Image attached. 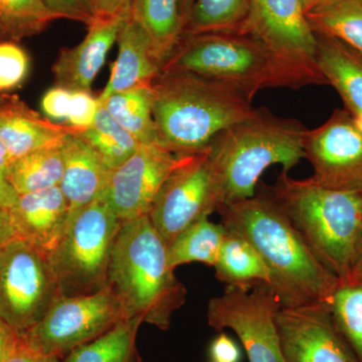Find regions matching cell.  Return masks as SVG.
Returning <instances> with one entry per match:
<instances>
[{
  "instance_id": "obj_1",
  "label": "cell",
  "mask_w": 362,
  "mask_h": 362,
  "mask_svg": "<svg viewBox=\"0 0 362 362\" xmlns=\"http://www.w3.org/2000/svg\"><path fill=\"white\" fill-rule=\"evenodd\" d=\"M226 230L242 235L271 273L270 289L282 307L328 305L339 279L317 258L282 209L262 189L216 211Z\"/></svg>"
},
{
  "instance_id": "obj_2",
  "label": "cell",
  "mask_w": 362,
  "mask_h": 362,
  "mask_svg": "<svg viewBox=\"0 0 362 362\" xmlns=\"http://www.w3.org/2000/svg\"><path fill=\"white\" fill-rule=\"evenodd\" d=\"M151 90L157 143L176 156L206 151L255 112L239 88L187 71H162Z\"/></svg>"
},
{
  "instance_id": "obj_3",
  "label": "cell",
  "mask_w": 362,
  "mask_h": 362,
  "mask_svg": "<svg viewBox=\"0 0 362 362\" xmlns=\"http://www.w3.org/2000/svg\"><path fill=\"white\" fill-rule=\"evenodd\" d=\"M108 287L126 318L168 330L173 313L185 303L187 288L169 265L168 245L148 214L121 221L114 244Z\"/></svg>"
},
{
  "instance_id": "obj_4",
  "label": "cell",
  "mask_w": 362,
  "mask_h": 362,
  "mask_svg": "<svg viewBox=\"0 0 362 362\" xmlns=\"http://www.w3.org/2000/svg\"><path fill=\"white\" fill-rule=\"evenodd\" d=\"M340 283L351 277L362 232V194L294 180L282 171L275 185H259Z\"/></svg>"
},
{
  "instance_id": "obj_5",
  "label": "cell",
  "mask_w": 362,
  "mask_h": 362,
  "mask_svg": "<svg viewBox=\"0 0 362 362\" xmlns=\"http://www.w3.org/2000/svg\"><path fill=\"white\" fill-rule=\"evenodd\" d=\"M306 130L295 119L259 108L216 136L209 154L218 185V206L254 197L259 178L272 165H282L289 173L304 158Z\"/></svg>"
},
{
  "instance_id": "obj_6",
  "label": "cell",
  "mask_w": 362,
  "mask_h": 362,
  "mask_svg": "<svg viewBox=\"0 0 362 362\" xmlns=\"http://www.w3.org/2000/svg\"><path fill=\"white\" fill-rule=\"evenodd\" d=\"M162 71H187L226 83L251 99L268 88L303 87L263 42L242 33L183 35Z\"/></svg>"
},
{
  "instance_id": "obj_7",
  "label": "cell",
  "mask_w": 362,
  "mask_h": 362,
  "mask_svg": "<svg viewBox=\"0 0 362 362\" xmlns=\"http://www.w3.org/2000/svg\"><path fill=\"white\" fill-rule=\"evenodd\" d=\"M121 221L103 199L74 211L49 255L62 296L89 295L108 287L112 252Z\"/></svg>"
},
{
  "instance_id": "obj_8",
  "label": "cell",
  "mask_w": 362,
  "mask_h": 362,
  "mask_svg": "<svg viewBox=\"0 0 362 362\" xmlns=\"http://www.w3.org/2000/svg\"><path fill=\"white\" fill-rule=\"evenodd\" d=\"M62 297L49 256L16 239L0 250V321L23 335Z\"/></svg>"
},
{
  "instance_id": "obj_9",
  "label": "cell",
  "mask_w": 362,
  "mask_h": 362,
  "mask_svg": "<svg viewBox=\"0 0 362 362\" xmlns=\"http://www.w3.org/2000/svg\"><path fill=\"white\" fill-rule=\"evenodd\" d=\"M240 33L263 42L303 87L327 85L317 61V40L302 0H250Z\"/></svg>"
},
{
  "instance_id": "obj_10",
  "label": "cell",
  "mask_w": 362,
  "mask_h": 362,
  "mask_svg": "<svg viewBox=\"0 0 362 362\" xmlns=\"http://www.w3.org/2000/svg\"><path fill=\"white\" fill-rule=\"evenodd\" d=\"M126 318L110 288L80 296H62L44 317L21 335L32 349L59 357L87 344Z\"/></svg>"
},
{
  "instance_id": "obj_11",
  "label": "cell",
  "mask_w": 362,
  "mask_h": 362,
  "mask_svg": "<svg viewBox=\"0 0 362 362\" xmlns=\"http://www.w3.org/2000/svg\"><path fill=\"white\" fill-rule=\"evenodd\" d=\"M281 308L280 300L268 286H226L223 294L209 300L207 322L220 332L233 330L249 362H283L276 323Z\"/></svg>"
},
{
  "instance_id": "obj_12",
  "label": "cell",
  "mask_w": 362,
  "mask_h": 362,
  "mask_svg": "<svg viewBox=\"0 0 362 362\" xmlns=\"http://www.w3.org/2000/svg\"><path fill=\"white\" fill-rule=\"evenodd\" d=\"M218 206V185L207 149L180 156V163L162 185L148 216L168 247L185 228L209 218Z\"/></svg>"
},
{
  "instance_id": "obj_13",
  "label": "cell",
  "mask_w": 362,
  "mask_h": 362,
  "mask_svg": "<svg viewBox=\"0 0 362 362\" xmlns=\"http://www.w3.org/2000/svg\"><path fill=\"white\" fill-rule=\"evenodd\" d=\"M303 149L314 182L362 194V128L345 109L334 110L315 129H307Z\"/></svg>"
},
{
  "instance_id": "obj_14",
  "label": "cell",
  "mask_w": 362,
  "mask_h": 362,
  "mask_svg": "<svg viewBox=\"0 0 362 362\" xmlns=\"http://www.w3.org/2000/svg\"><path fill=\"white\" fill-rule=\"evenodd\" d=\"M276 323L283 362H359L328 305L282 307Z\"/></svg>"
},
{
  "instance_id": "obj_15",
  "label": "cell",
  "mask_w": 362,
  "mask_h": 362,
  "mask_svg": "<svg viewBox=\"0 0 362 362\" xmlns=\"http://www.w3.org/2000/svg\"><path fill=\"white\" fill-rule=\"evenodd\" d=\"M180 161V156L157 143L141 144L128 160L112 171L101 199L121 221L146 216L164 181Z\"/></svg>"
},
{
  "instance_id": "obj_16",
  "label": "cell",
  "mask_w": 362,
  "mask_h": 362,
  "mask_svg": "<svg viewBox=\"0 0 362 362\" xmlns=\"http://www.w3.org/2000/svg\"><path fill=\"white\" fill-rule=\"evenodd\" d=\"M127 16L95 18L80 44L62 49L52 66L56 86L90 92L93 82L104 66L112 45L117 42Z\"/></svg>"
},
{
  "instance_id": "obj_17",
  "label": "cell",
  "mask_w": 362,
  "mask_h": 362,
  "mask_svg": "<svg viewBox=\"0 0 362 362\" xmlns=\"http://www.w3.org/2000/svg\"><path fill=\"white\" fill-rule=\"evenodd\" d=\"M16 238L49 256L63 237L70 209L59 187L20 195L9 209Z\"/></svg>"
},
{
  "instance_id": "obj_18",
  "label": "cell",
  "mask_w": 362,
  "mask_h": 362,
  "mask_svg": "<svg viewBox=\"0 0 362 362\" xmlns=\"http://www.w3.org/2000/svg\"><path fill=\"white\" fill-rule=\"evenodd\" d=\"M81 132L45 118L18 96L0 95V140L13 160L45 147L62 146L69 135Z\"/></svg>"
},
{
  "instance_id": "obj_19",
  "label": "cell",
  "mask_w": 362,
  "mask_h": 362,
  "mask_svg": "<svg viewBox=\"0 0 362 362\" xmlns=\"http://www.w3.org/2000/svg\"><path fill=\"white\" fill-rule=\"evenodd\" d=\"M117 42L118 57L99 100L123 90L152 87L163 69L148 35L129 16L123 21Z\"/></svg>"
},
{
  "instance_id": "obj_20",
  "label": "cell",
  "mask_w": 362,
  "mask_h": 362,
  "mask_svg": "<svg viewBox=\"0 0 362 362\" xmlns=\"http://www.w3.org/2000/svg\"><path fill=\"white\" fill-rule=\"evenodd\" d=\"M81 133L69 135L61 146L64 173L59 188L70 214L101 199L113 171Z\"/></svg>"
},
{
  "instance_id": "obj_21",
  "label": "cell",
  "mask_w": 362,
  "mask_h": 362,
  "mask_svg": "<svg viewBox=\"0 0 362 362\" xmlns=\"http://www.w3.org/2000/svg\"><path fill=\"white\" fill-rule=\"evenodd\" d=\"M315 35L321 74L341 97L345 110L362 128V56L339 40Z\"/></svg>"
},
{
  "instance_id": "obj_22",
  "label": "cell",
  "mask_w": 362,
  "mask_h": 362,
  "mask_svg": "<svg viewBox=\"0 0 362 362\" xmlns=\"http://www.w3.org/2000/svg\"><path fill=\"white\" fill-rule=\"evenodd\" d=\"M128 16L148 35L164 66L182 37L181 0H131Z\"/></svg>"
},
{
  "instance_id": "obj_23",
  "label": "cell",
  "mask_w": 362,
  "mask_h": 362,
  "mask_svg": "<svg viewBox=\"0 0 362 362\" xmlns=\"http://www.w3.org/2000/svg\"><path fill=\"white\" fill-rule=\"evenodd\" d=\"M214 269L216 279L226 286L252 289L271 285L270 270L259 252L245 238L230 230H226Z\"/></svg>"
},
{
  "instance_id": "obj_24",
  "label": "cell",
  "mask_w": 362,
  "mask_h": 362,
  "mask_svg": "<svg viewBox=\"0 0 362 362\" xmlns=\"http://www.w3.org/2000/svg\"><path fill=\"white\" fill-rule=\"evenodd\" d=\"M63 173L61 146L45 147L13 159L4 171L20 195L59 187Z\"/></svg>"
},
{
  "instance_id": "obj_25",
  "label": "cell",
  "mask_w": 362,
  "mask_h": 362,
  "mask_svg": "<svg viewBox=\"0 0 362 362\" xmlns=\"http://www.w3.org/2000/svg\"><path fill=\"white\" fill-rule=\"evenodd\" d=\"M306 16L314 33L339 40L362 56V0H326Z\"/></svg>"
},
{
  "instance_id": "obj_26",
  "label": "cell",
  "mask_w": 362,
  "mask_h": 362,
  "mask_svg": "<svg viewBox=\"0 0 362 362\" xmlns=\"http://www.w3.org/2000/svg\"><path fill=\"white\" fill-rule=\"evenodd\" d=\"M226 235L225 226L213 223L209 218L195 221L168 247L169 265L175 270L192 262L214 267Z\"/></svg>"
},
{
  "instance_id": "obj_27",
  "label": "cell",
  "mask_w": 362,
  "mask_h": 362,
  "mask_svg": "<svg viewBox=\"0 0 362 362\" xmlns=\"http://www.w3.org/2000/svg\"><path fill=\"white\" fill-rule=\"evenodd\" d=\"M99 102L140 144L157 143L151 87L115 93Z\"/></svg>"
},
{
  "instance_id": "obj_28",
  "label": "cell",
  "mask_w": 362,
  "mask_h": 362,
  "mask_svg": "<svg viewBox=\"0 0 362 362\" xmlns=\"http://www.w3.org/2000/svg\"><path fill=\"white\" fill-rule=\"evenodd\" d=\"M140 319H124L102 337L66 354L63 362H142L136 337Z\"/></svg>"
},
{
  "instance_id": "obj_29",
  "label": "cell",
  "mask_w": 362,
  "mask_h": 362,
  "mask_svg": "<svg viewBox=\"0 0 362 362\" xmlns=\"http://www.w3.org/2000/svg\"><path fill=\"white\" fill-rule=\"evenodd\" d=\"M250 0H194L183 35L240 33L249 13Z\"/></svg>"
},
{
  "instance_id": "obj_30",
  "label": "cell",
  "mask_w": 362,
  "mask_h": 362,
  "mask_svg": "<svg viewBox=\"0 0 362 362\" xmlns=\"http://www.w3.org/2000/svg\"><path fill=\"white\" fill-rule=\"evenodd\" d=\"M81 135L96 150L111 170L122 165L141 145L101 104L94 122Z\"/></svg>"
},
{
  "instance_id": "obj_31",
  "label": "cell",
  "mask_w": 362,
  "mask_h": 362,
  "mask_svg": "<svg viewBox=\"0 0 362 362\" xmlns=\"http://www.w3.org/2000/svg\"><path fill=\"white\" fill-rule=\"evenodd\" d=\"M328 307L338 330L362 362V281L340 283Z\"/></svg>"
},
{
  "instance_id": "obj_32",
  "label": "cell",
  "mask_w": 362,
  "mask_h": 362,
  "mask_svg": "<svg viewBox=\"0 0 362 362\" xmlns=\"http://www.w3.org/2000/svg\"><path fill=\"white\" fill-rule=\"evenodd\" d=\"M56 20L40 0H0V25L8 40L39 35Z\"/></svg>"
},
{
  "instance_id": "obj_33",
  "label": "cell",
  "mask_w": 362,
  "mask_h": 362,
  "mask_svg": "<svg viewBox=\"0 0 362 362\" xmlns=\"http://www.w3.org/2000/svg\"><path fill=\"white\" fill-rule=\"evenodd\" d=\"M30 73V58L13 40L0 42V95L8 94L25 82Z\"/></svg>"
},
{
  "instance_id": "obj_34",
  "label": "cell",
  "mask_w": 362,
  "mask_h": 362,
  "mask_svg": "<svg viewBox=\"0 0 362 362\" xmlns=\"http://www.w3.org/2000/svg\"><path fill=\"white\" fill-rule=\"evenodd\" d=\"M99 107V98L93 96L90 90H71L66 125L82 131L87 130L94 122Z\"/></svg>"
},
{
  "instance_id": "obj_35",
  "label": "cell",
  "mask_w": 362,
  "mask_h": 362,
  "mask_svg": "<svg viewBox=\"0 0 362 362\" xmlns=\"http://www.w3.org/2000/svg\"><path fill=\"white\" fill-rule=\"evenodd\" d=\"M57 20L65 18L89 26L94 21L87 0H40Z\"/></svg>"
},
{
  "instance_id": "obj_36",
  "label": "cell",
  "mask_w": 362,
  "mask_h": 362,
  "mask_svg": "<svg viewBox=\"0 0 362 362\" xmlns=\"http://www.w3.org/2000/svg\"><path fill=\"white\" fill-rule=\"evenodd\" d=\"M71 90L56 87L47 90L40 101L45 118L51 121H66L70 111Z\"/></svg>"
},
{
  "instance_id": "obj_37",
  "label": "cell",
  "mask_w": 362,
  "mask_h": 362,
  "mask_svg": "<svg viewBox=\"0 0 362 362\" xmlns=\"http://www.w3.org/2000/svg\"><path fill=\"white\" fill-rule=\"evenodd\" d=\"M209 356L213 362H240L243 354L237 341L221 331L211 343Z\"/></svg>"
},
{
  "instance_id": "obj_38",
  "label": "cell",
  "mask_w": 362,
  "mask_h": 362,
  "mask_svg": "<svg viewBox=\"0 0 362 362\" xmlns=\"http://www.w3.org/2000/svg\"><path fill=\"white\" fill-rule=\"evenodd\" d=\"M94 18L127 16L131 0H87Z\"/></svg>"
},
{
  "instance_id": "obj_39",
  "label": "cell",
  "mask_w": 362,
  "mask_h": 362,
  "mask_svg": "<svg viewBox=\"0 0 362 362\" xmlns=\"http://www.w3.org/2000/svg\"><path fill=\"white\" fill-rule=\"evenodd\" d=\"M4 362H59V357L47 356L26 344L23 338L18 337Z\"/></svg>"
},
{
  "instance_id": "obj_40",
  "label": "cell",
  "mask_w": 362,
  "mask_h": 362,
  "mask_svg": "<svg viewBox=\"0 0 362 362\" xmlns=\"http://www.w3.org/2000/svg\"><path fill=\"white\" fill-rule=\"evenodd\" d=\"M20 194L7 180L4 171L0 173V209H11L16 206Z\"/></svg>"
},
{
  "instance_id": "obj_41",
  "label": "cell",
  "mask_w": 362,
  "mask_h": 362,
  "mask_svg": "<svg viewBox=\"0 0 362 362\" xmlns=\"http://www.w3.org/2000/svg\"><path fill=\"white\" fill-rule=\"evenodd\" d=\"M16 238L11 211L9 209H0V250Z\"/></svg>"
},
{
  "instance_id": "obj_42",
  "label": "cell",
  "mask_w": 362,
  "mask_h": 362,
  "mask_svg": "<svg viewBox=\"0 0 362 362\" xmlns=\"http://www.w3.org/2000/svg\"><path fill=\"white\" fill-rule=\"evenodd\" d=\"M20 337V334L14 332L8 326L0 321V362L4 361L7 354L13 349L14 343L18 341Z\"/></svg>"
},
{
  "instance_id": "obj_43",
  "label": "cell",
  "mask_w": 362,
  "mask_h": 362,
  "mask_svg": "<svg viewBox=\"0 0 362 362\" xmlns=\"http://www.w3.org/2000/svg\"><path fill=\"white\" fill-rule=\"evenodd\" d=\"M354 281H362V232L361 243H359L358 252H357L356 264H354L351 277H350L349 282H354Z\"/></svg>"
},
{
  "instance_id": "obj_44",
  "label": "cell",
  "mask_w": 362,
  "mask_h": 362,
  "mask_svg": "<svg viewBox=\"0 0 362 362\" xmlns=\"http://www.w3.org/2000/svg\"><path fill=\"white\" fill-rule=\"evenodd\" d=\"M11 161H13V159L9 156L6 147L4 146V143L0 140V173L6 171L7 166L9 165Z\"/></svg>"
},
{
  "instance_id": "obj_45",
  "label": "cell",
  "mask_w": 362,
  "mask_h": 362,
  "mask_svg": "<svg viewBox=\"0 0 362 362\" xmlns=\"http://www.w3.org/2000/svg\"><path fill=\"white\" fill-rule=\"evenodd\" d=\"M194 2V0H181V16H182L183 25H185V21H187Z\"/></svg>"
},
{
  "instance_id": "obj_46",
  "label": "cell",
  "mask_w": 362,
  "mask_h": 362,
  "mask_svg": "<svg viewBox=\"0 0 362 362\" xmlns=\"http://www.w3.org/2000/svg\"><path fill=\"white\" fill-rule=\"evenodd\" d=\"M324 1H326V0H302V4H303L305 11L307 13L311 9H313L314 7L319 6V4H322Z\"/></svg>"
},
{
  "instance_id": "obj_47",
  "label": "cell",
  "mask_w": 362,
  "mask_h": 362,
  "mask_svg": "<svg viewBox=\"0 0 362 362\" xmlns=\"http://www.w3.org/2000/svg\"><path fill=\"white\" fill-rule=\"evenodd\" d=\"M2 40H8V39H7V35L6 32H4V28L0 25V42H2Z\"/></svg>"
}]
</instances>
